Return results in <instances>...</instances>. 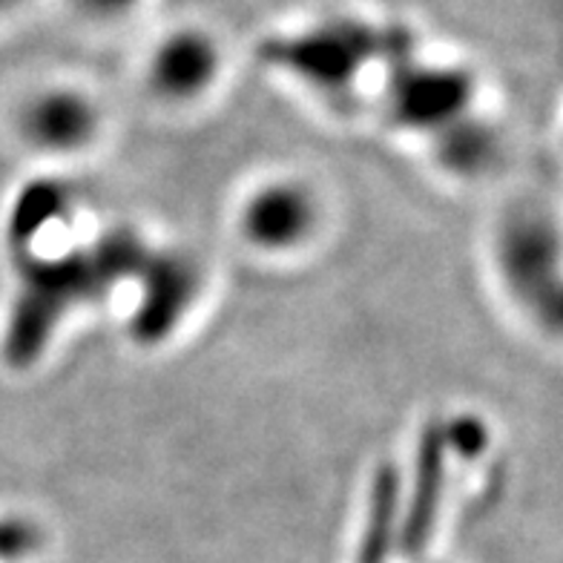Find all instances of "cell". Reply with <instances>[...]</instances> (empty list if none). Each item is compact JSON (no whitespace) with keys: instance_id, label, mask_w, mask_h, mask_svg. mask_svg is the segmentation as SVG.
I'll list each match as a JSON object with an SVG mask.
<instances>
[{"instance_id":"obj_1","label":"cell","mask_w":563,"mask_h":563,"mask_svg":"<svg viewBox=\"0 0 563 563\" xmlns=\"http://www.w3.org/2000/svg\"><path fill=\"white\" fill-rule=\"evenodd\" d=\"M222 69V49L210 32L199 26L173 30L153 46L147 81L167 101H187L213 87Z\"/></svg>"},{"instance_id":"obj_2","label":"cell","mask_w":563,"mask_h":563,"mask_svg":"<svg viewBox=\"0 0 563 563\" xmlns=\"http://www.w3.org/2000/svg\"><path fill=\"white\" fill-rule=\"evenodd\" d=\"M363 44H371V32L365 26L334 23V26L308 30L279 44V58L313 84L340 87L351 81V75L360 69V60L365 58Z\"/></svg>"},{"instance_id":"obj_3","label":"cell","mask_w":563,"mask_h":563,"mask_svg":"<svg viewBox=\"0 0 563 563\" xmlns=\"http://www.w3.org/2000/svg\"><path fill=\"white\" fill-rule=\"evenodd\" d=\"M313 201L290 185L265 187L245 210V233L260 247H290L311 233Z\"/></svg>"},{"instance_id":"obj_4","label":"cell","mask_w":563,"mask_h":563,"mask_svg":"<svg viewBox=\"0 0 563 563\" xmlns=\"http://www.w3.org/2000/svg\"><path fill=\"white\" fill-rule=\"evenodd\" d=\"M98 112L75 89H49L26 110V133L49 150L81 147L96 133Z\"/></svg>"},{"instance_id":"obj_5","label":"cell","mask_w":563,"mask_h":563,"mask_svg":"<svg viewBox=\"0 0 563 563\" xmlns=\"http://www.w3.org/2000/svg\"><path fill=\"white\" fill-rule=\"evenodd\" d=\"M75 7V12L89 21H121V18H130L135 9L144 7V0H69Z\"/></svg>"},{"instance_id":"obj_6","label":"cell","mask_w":563,"mask_h":563,"mask_svg":"<svg viewBox=\"0 0 563 563\" xmlns=\"http://www.w3.org/2000/svg\"><path fill=\"white\" fill-rule=\"evenodd\" d=\"M0 3H7V0H0Z\"/></svg>"}]
</instances>
